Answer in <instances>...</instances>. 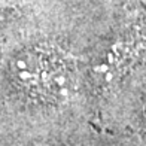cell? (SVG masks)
<instances>
[{"label": "cell", "instance_id": "6da1fadb", "mask_svg": "<svg viewBox=\"0 0 146 146\" xmlns=\"http://www.w3.org/2000/svg\"><path fill=\"white\" fill-rule=\"evenodd\" d=\"M143 2H145V3H146V0H143Z\"/></svg>", "mask_w": 146, "mask_h": 146}]
</instances>
